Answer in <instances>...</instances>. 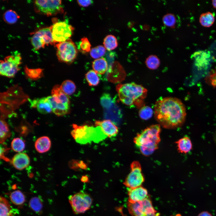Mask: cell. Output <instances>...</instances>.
<instances>
[{
    "mask_svg": "<svg viewBox=\"0 0 216 216\" xmlns=\"http://www.w3.org/2000/svg\"><path fill=\"white\" fill-rule=\"evenodd\" d=\"M156 120L163 128H176L184 122L186 113L184 105L179 99L167 97L157 100L154 106Z\"/></svg>",
    "mask_w": 216,
    "mask_h": 216,
    "instance_id": "1",
    "label": "cell"
},
{
    "mask_svg": "<svg viewBox=\"0 0 216 216\" xmlns=\"http://www.w3.org/2000/svg\"><path fill=\"white\" fill-rule=\"evenodd\" d=\"M116 89L120 101L125 105L139 109L145 105L147 90L142 85L133 82L120 84Z\"/></svg>",
    "mask_w": 216,
    "mask_h": 216,
    "instance_id": "2",
    "label": "cell"
},
{
    "mask_svg": "<svg viewBox=\"0 0 216 216\" xmlns=\"http://www.w3.org/2000/svg\"><path fill=\"white\" fill-rule=\"evenodd\" d=\"M160 125L153 124L146 128L134 138V142L145 156L152 154L158 148L160 141Z\"/></svg>",
    "mask_w": 216,
    "mask_h": 216,
    "instance_id": "3",
    "label": "cell"
},
{
    "mask_svg": "<svg viewBox=\"0 0 216 216\" xmlns=\"http://www.w3.org/2000/svg\"><path fill=\"white\" fill-rule=\"evenodd\" d=\"M73 130L71 132L73 137L77 142L86 144L91 142H98L107 136L99 126L94 127L87 125L73 124Z\"/></svg>",
    "mask_w": 216,
    "mask_h": 216,
    "instance_id": "4",
    "label": "cell"
},
{
    "mask_svg": "<svg viewBox=\"0 0 216 216\" xmlns=\"http://www.w3.org/2000/svg\"><path fill=\"white\" fill-rule=\"evenodd\" d=\"M21 61L20 54L16 51L7 56L4 60L0 61V74L9 77L14 76L20 69Z\"/></svg>",
    "mask_w": 216,
    "mask_h": 216,
    "instance_id": "5",
    "label": "cell"
},
{
    "mask_svg": "<svg viewBox=\"0 0 216 216\" xmlns=\"http://www.w3.org/2000/svg\"><path fill=\"white\" fill-rule=\"evenodd\" d=\"M56 55L58 60L68 64L72 63L76 58L78 53L76 47L70 38L65 41L57 44Z\"/></svg>",
    "mask_w": 216,
    "mask_h": 216,
    "instance_id": "6",
    "label": "cell"
},
{
    "mask_svg": "<svg viewBox=\"0 0 216 216\" xmlns=\"http://www.w3.org/2000/svg\"><path fill=\"white\" fill-rule=\"evenodd\" d=\"M129 213L132 216H159L153 207L149 196L144 200L134 203H128Z\"/></svg>",
    "mask_w": 216,
    "mask_h": 216,
    "instance_id": "7",
    "label": "cell"
},
{
    "mask_svg": "<svg viewBox=\"0 0 216 216\" xmlns=\"http://www.w3.org/2000/svg\"><path fill=\"white\" fill-rule=\"evenodd\" d=\"M69 201L75 214L84 213L90 208L92 202L91 196L82 191L70 196Z\"/></svg>",
    "mask_w": 216,
    "mask_h": 216,
    "instance_id": "8",
    "label": "cell"
},
{
    "mask_svg": "<svg viewBox=\"0 0 216 216\" xmlns=\"http://www.w3.org/2000/svg\"><path fill=\"white\" fill-rule=\"evenodd\" d=\"M61 2L60 0H36L34 5L37 11L48 16H52L63 12Z\"/></svg>",
    "mask_w": 216,
    "mask_h": 216,
    "instance_id": "9",
    "label": "cell"
},
{
    "mask_svg": "<svg viewBox=\"0 0 216 216\" xmlns=\"http://www.w3.org/2000/svg\"><path fill=\"white\" fill-rule=\"evenodd\" d=\"M130 171L125 179L123 184L129 188H134L140 186L144 181L141 165L137 161H133L130 164Z\"/></svg>",
    "mask_w": 216,
    "mask_h": 216,
    "instance_id": "10",
    "label": "cell"
},
{
    "mask_svg": "<svg viewBox=\"0 0 216 216\" xmlns=\"http://www.w3.org/2000/svg\"><path fill=\"white\" fill-rule=\"evenodd\" d=\"M51 27L52 37L55 43L63 42L69 39L74 30L71 26L64 21L56 22Z\"/></svg>",
    "mask_w": 216,
    "mask_h": 216,
    "instance_id": "11",
    "label": "cell"
},
{
    "mask_svg": "<svg viewBox=\"0 0 216 216\" xmlns=\"http://www.w3.org/2000/svg\"><path fill=\"white\" fill-rule=\"evenodd\" d=\"M31 41L33 46L37 50L44 47L45 45L54 44L55 42L52 37L51 26L36 32L31 38Z\"/></svg>",
    "mask_w": 216,
    "mask_h": 216,
    "instance_id": "12",
    "label": "cell"
},
{
    "mask_svg": "<svg viewBox=\"0 0 216 216\" xmlns=\"http://www.w3.org/2000/svg\"><path fill=\"white\" fill-rule=\"evenodd\" d=\"M47 98L52 112L56 115L62 116L68 114L69 112L70 104L62 103L58 98L52 95Z\"/></svg>",
    "mask_w": 216,
    "mask_h": 216,
    "instance_id": "13",
    "label": "cell"
},
{
    "mask_svg": "<svg viewBox=\"0 0 216 216\" xmlns=\"http://www.w3.org/2000/svg\"><path fill=\"white\" fill-rule=\"evenodd\" d=\"M95 126L100 127L104 133L107 137L116 136L118 132L117 127L110 120H97L95 122Z\"/></svg>",
    "mask_w": 216,
    "mask_h": 216,
    "instance_id": "14",
    "label": "cell"
},
{
    "mask_svg": "<svg viewBox=\"0 0 216 216\" xmlns=\"http://www.w3.org/2000/svg\"><path fill=\"white\" fill-rule=\"evenodd\" d=\"M128 194V202L131 203L142 201L148 196L147 190L141 186L134 188H129Z\"/></svg>",
    "mask_w": 216,
    "mask_h": 216,
    "instance_id": "15",
    "label": "cell"
},
{
    "mask_svg": "<svg viewBox=\"0 0 216 216\" xmlns=\"http://www.w3.org/2000/svg\"><path fill=\"white\" fill-rule=\"evenodd\" d=\"M191 58L194 59L195 65L200 68L208 66L211 60L210 53L205 50L195 52L192 55Z\"/></svg>",
    "mask_w": 216,
    "mask_h": 216,
    "instance_id": "16",
    "label": "cell"
},
{
    "mask_svg": "<svg viewBox=\"0 0 216 216\" xmlns=\"http://www.w3.org/2000/svg\"><path fill=\"white\" fill-rule=\"evenodd\" d=\"M11 162L13 166L15 169L22 170L29 165L30 159L27 154L21 152L15 154Z\"/></svg>",
    "mask_w": 216,
    "mask_h": 216,
    "instance_id": "17",
    "label": "cell"
},
{
    "mask_svg": "<svg viewBox=\"0 0 216 216\" xmlns=\"http://www.w3.org/2000/svg\"><path fill=\"white\" fill-rule=\"evenodd\" d=\"M32 107L37 108L38 111L42 114H47L52 111L47 97L37 98L30 101Z\"/></svg>",
    "mask_w": 216,
    "mask_h": 216,
    "instance_id": "18",
    "label": "cell"
},
{
    "mask_svg": "<svg viewBox=\"0 0 216 216\" xmlns=\"http://www.w3.org/2000/svg\"><path fill=\"white\" fill-rule=\"evenodd\" d=\"M51 142L47 136H43L38 138L35 141L34 147L38 152L43 153L48 151L50 148Z\"/></svg>",
    "mask_w": 216,
    "mask_h": 216,
    "instance_id": "19",
    "label": "cell"
},
{
    "mask_svg": "<svg viewBox=\"0 0 216 216\" xmlns=\"http://www.w3.org/2000/svg\"><path fill=\"white\" fill-rule=\"evenodd\" d=\"M178 150L181 153L186 154L190 152L192 148L191 141L189 137L184 136L176 142Z\"/></svg>",
    "mask_w": 216,
    "mask_h": 216,
    "instance_id": "20",
    "label": "cell"
},
{
    "mask_svg": "<svg viewBox=\"0 0 216 216\" xmlns=\"http://www.w3.org/2000/svg\"><path fill=\"white\" fill-rule=\"evenodd\" d=\"M92 67L97 74H103L106 71L108 64L106 60L104 58L96 59L92 63Z\"/></svg>",
    "mask_w": 216,
    "mask_h": 216,
    "instance_id": "21",
    "label": "cell"
},
{
    "mask_svg": "<svg viewBox=\"0 0 216 216\" xmlns=\"http://www.w3.org/2000/svg\"><path fill=\"white\" fill-rule=\"evenodd\" d=\"M51 95L56 97L62 103L66 104H70L68 95L62 91L60 85H56L53 86L51 91Z\"/></svg>",
    "mask_w": 216,
    "mask_h": 216,
    "instance_id": "22",
    "label": "cell"
},
{
    "mask_svg": "<svg viewBox=\"0 0 216 216\" xmlns=\"http://www.w3.org/2000/svg\"><path fill=\"white\" fill-rule=\"evenodd\" d=\"M0 216H13L11 206L8 200L2 196L0 198Z\"/></svg>",
    "mask_w": 216,
    "mask_h": 216,
    "instance_id": "23",
    "label": "cell"
},
{
    "mask_svg": "<svg viewBox=\"0 0 216 216\" xmlns=\"http://www.w3.org/2000/svg\"><path fill=\"white\" fill-rule=\"evenodd\" d=\"M214 15L210 12L202 14L199 18V22L201 25L206 27L211 26L214 23Z\"/></svg>",
    "mask_w": 216,
    "mask_h": 216,
    "instance_id": "24",
    "label": "cell"
},
{
    "mask_svg": "<svg viewBox=\"0 0 216 216\" xmlns=\"http://www.w3.org/2000/svg\"><path fill=\"white\" fill-rule=\"evenodd\" d=\"M11 202L16 205H21L25 201V195L20 190H17L12 192L10 196Z\"/></svg>",
    "mask_w": 216,
    "mask_h": 216,
    "instance_id": "25",
    "label": "cell"
},
{
    "mask_svg": "<svg viewBox=\"0 0 216 216\" xmlns=\"http://www.w3.org/2000/svg\"><path fill=\"white\" fill-rule=\"evenodd\" d=\"M60 87L62 91L68 95L74 93L76 88L74 83L69 80H66L63 82Z\"/></svg>",
    "mask_w": 216,
    "mask_h": 216,
    "instance_id": "26",
    "label": "cell"
},
{
    "mask_svg": "<svg viewBox=\"0 0 216 216\" xmlns=\"http://www.w3.org/2000/svg\"><path fill=\"white\" fill-rule=\"evenodd\" d=\"M103 44L105 48L109 51L115 49L118 45L116 38L112 35H109L105 38Z\"/></svg>",
    "mask_w": 216,
    "mask_h": 216,
    "instance_id": "27",
    "label": "cell"
},
{
    "mask_svg": "<svg viewBox=\"0 0 216 216\" xmlns=\"http://www.w3.org/2000/svg\"><path fill=\"white\" fill-rule=\"evenodd\" d=\"M145 63L148 68L154 70L156 69L159 66L160 61L157 56L152 55L146 58Z\"/></svg>",
    "mask_w": 216,
    "mask_h": 216,
    "instance_id": "28",
    "label": "cell"
},
{
    "mask_svg": "<svg viewBox=\"0 0 216 216\" xmlns=\"http://www.w3.org/2000/svg\"><path fill=\"white\" fill-rule=\"evenodd\" d=\"M19 17L16 12L12 10H7L4 13L3 15L4 21L9 24L15 23Z\"/></svg>",
    "mask_w": 216,
    "mask_h": 216,
    "instance_id": "29",
    "label": "cell"
},
{
    "mask_svg": "<svg viewBox=\"0 0 216 216\" xmlns=\"http://www.w3.org/2000/svg\"><path fill=\"white\" fill-rule=\"evenodd\" d=\"M10 130L7 123L3 120H0V140L3 143L10 136Z\"/></svg>",
    "mask_w": 216,
    "mask_h": 216,
    "instance_id": "30",
    "label": "cell"
},
{
    "mask_svg": "<svg viewBox=\"0 0 216 216\" xmlns=\"http://www.w3.org/2000/svg\"><path fill=\"white\" fill-rule=\"evenodd\" d=\"M86 78L90 86H95L99 83V77L97 74L93 70H89L86 74Z\"/></svg>",
    "mask_w": 216,
    "mask_h": 216,
    "instance_id": "31",
    "label": "cell"
},
{
    "mask_svg": "<svg viewBox=\"0 0 216 216\" xmlns=\"http://www.w3.org/2000/svg\"><path fill=\"white\" fill-rule=\"evenodd\" d=\"M154 111L149 106L144 105L139 109V115L140 118L143 120H148L152 116Z\"/></svg>",
    "mask_w": 216,
    "mask_h": 216,
    "instance_id": "32",
    "label": "cell"
},
{
    "mask_svg": "<svg viewBox=\"0 0 216 216\" xmlns=\"http://www.w3.org/2000/svg\"><path fill=\"white\" fill-rule=\"evenodd\" d=\"M11 146L12 150L16 152H21L25 148L24 142L19 138H16L12 140Z\"/></svg>",
    "mask_w": 216,
    "mask_h": 216,
    "instance_id": "33",
    "label": "cell"
},
{
    "mask_svg": "<svg viewBox=\"0 0 216 216\" xmlns=\"http://www.w3.org/2000/svg\"><path fill=\"white\" fill-rule=\"evenodd\" d=\"M29 205L31 208L37 213L40 212L42 209V201L38 197L32 198L29 201Z\"/></svg>",
    "mask_w": 216,
    "mask_h": 216,
    "instance_id": "34",
    "label": "cell"
},
{
    "mask_svg": "<svg viewBox=\"0 0 216 216\" xmlns=\"http://www.w3.org/2000/svg\"><path fill=\"white\" fill-rule=\"evenodd\" d=\"M43 69L40 68L30 69L27 67L25 68V71L26 75L30 79L36 80L39 79L43 75Z\"/></svg>",
    "mask_w": 216,
    "mask_h": 216,
    "instance_id": "35",
    "label": "cell"
},
{
    "mask_svg": "<svg viewBox=\"0 0 216 216\" xmlns=\"http://www.w3.org/2000/svg\"><path fill=\"white\" fill-rule=\"evenodd\" d=\"M162 21L164 24L166 26L171 28H175L176 18L173 14L171 13L166 14L163 17Z\"/></svg>",
    "mask_w": 216,
    "mask_h": 216,
    "instance_id": "36",
    "label": "cell"
},
{
    "mask_svg": "<svg viewBox=\"0 0 216 216\" xmlns=\"http://www.w3.org/2000/svg\"><path fill=\"white\" fill-rule=\"evenodd\" d=\"M100 103L103 108L106 110L110 109L115 104L113 99L108 94H103L100 98Z\"/></svg>",
    "mask_w": 216,
    "mask_h": 216,
    "instance_id": "37",
    "label": "cell"
},
{
    "mask_svg": "<svg viewBox=\"0 0 216 216\" xmlns=\"http://www.w3.org/2000/svg\"><path fill=\"white\" fill-rule=\"evenodd\" d=\"M106 52L105 47L102 45H99L92 48L90 54L92 58L97 59L103 56Z\"/></svg>",
    "mask_w": 216,
    "mask_h": 216,
    "instance_id": "38",
    "label": "cell"
},
{
    "mask_svg": "<svg viewBox=\"0 0 216 216\" xmlns=\"http://www.w3.org/2000/svg\"><path fill=\"white\" fill-rule=\"evenodd\" d=\"M91 44L86 38L84 37L81 39L80 42L79 48L80 50L83 53H86L90 51Z\"/></svg>",
    "mask_w": 216,
    "mask_h": 216,
    "instance_id": "39",
    "label": "cell"
},
{
    "mask_svg": "<svg viewBox=\"0 0 216 216\" xmlns=\"http://www.w3.org/2000/svg\"><path fill=\"white\" fill-rule=\"evenodd\" d=\"M78 4L82 7H87L91 5L93 2L92 0H77Z\"/></svg>",
    "mask_w": 216,
    "mask_h": 216,
    "instance_id": "40",
    "label": "cell"
},
{
    "mask_svg": "<svg viewBox=\"0 0 216 216\" xmlns=\"http://www.w3.org/2000/svg\"><path fill=\"white\" fill-rule=\"evenodd\" d=\"M80 161L74 160L70 162L69 166L70 168L73 169H77L79 168V164Z\"/></svg>",
    "mask_w": 216,
    "mask_h": 216,
    "instance_id": "41",
    "label": "cell"
},
{
    "mask_svg": "<svg viewBox=\"0 0 216 216\" xmlns=\"http://www.w3.org/2000/svg\"><path fill=\"white\" fill-rule=\"evenodd\" d=\"M79 166L80 168L82 169H86L87 168L86 164L85 163L82 161H80Z\"/></svg>",
    "mask_w": 216,
    "mask_h": 216,
    "instance_id": "42",
    "label": "cell"
},
{
    "mask_svg": "<svg viewBox=\"0 0 216 216\" xmlns=\"http://www.w3.org/2000/svg\"><path fill=\"white\" fill-rule=\"evenodd\" d=\"M81 180L82 182H86L88 181V178L86 176H84L82 177Z\"/></svg>",
    "mask_w": 216,
    "mask_h": 216,
    "instance_id": "43",
    "label": "cell"
},
{
    "mask_svg": "<svg viewBox=\"0 0 216 216\" xmlns=\"http://www.w3.org/2000/svg\"><path fill=\"white\" fill-rule=\"evenodd\" d=\"M212 4L213 8H216V0H212Z\"/></svg>",
    "mask_w": 216,
    "mask_h": 216,
    "instance_id": "44",
    "label": "cell"
},
{
    "mask_svg": "<svg viewBox=\"0 0 216 216\" xmlns=\"http://www.w3.org/2000/svg\"><path fill=\"white\" fill-rule=\"evenodd\" d=\"M199 216H211L208 213H203L200 215Z\"/></svg>",
    "mask_w": 216,
    "mask_h": 216,
    "instance_id": "45",
    "label": "cell"
}]
</instances>
